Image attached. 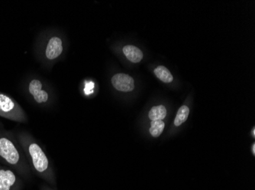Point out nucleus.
I'll list each match as a JSON object with an SVG mask.
<instances>
[{"mask_svg": "<svg viewBox=\"0 0 255 190\" xmlns=\"http://www.w3.org/2000/svg\"><path fill=\"white\" fill-rule=\"evenodd\" d=\"M113 88L121 92H131L134 89V80L131 75L117 73L111 78Z\"/></svg>", "mask_w": 255, "mask_h": 190, "instance_id": "obj_7", "label": "nucleus"}, {"mask_svg": "<svg viewBox=\"0 0 255 190\" xmlns=\"http://www.w3.org/2000/svg\"><path fill=\"white\" fill-rule=\"evenodd\" d=\"M40 190H57L56 189L52 188V187H50L48 184H41V187H40Z\"/></svg>", "mask_w": 255, "mask_h": 190, "instance_id": "obj_13", "label": "nucleus"}, {"mask_svg": "<svg viewBox=\"0 0 255 190\" xmlns=\"http://www.w3.org/2000/svg\"><path fill=\"white\" fill-rule=\"evenodd\" d=\"M0 117L19 124H26L28 118L25 110L8 94L0 92Z\"/></svg>", "mask_w": 255, "mask_h": 190, "instance_id": "obj_5", "label": "nucleus"}, {"mask_svg": "<svg viewBox=\"0 0 255 190\" xmlns=\"http://www.w3.org/2000/svg\"><path fill=\"white\" fill-rule=\"evenodd\" d=\"M66 41L61 33L50 32L38 38L35 52L38 61L51 67L59 61L65 52Z\"/></svg>", "mask_w": 255, "mask_h": 190, "instance_id": "obj_3", "label": "nucleus"}, {"mask_svg": "<svg viewBox=\"0 0 255 190\" xmlns=\"http://www.w3.org/2000/svg\"><path fill=\"white\" fill-rule=\"evenodd\" d=\"M123 53L128 61L133 63H138L142 61L144 57L142 51L134 45L125 46L123 48Z\"/></svg>", "mask_w": 255, "mask_h": 190, "instance_id": "obj_8", "label": "nucleus"}, {"mask_svg": "<svg viewBox=\"0 0 255 190\" xmlns=\"http://www.w3.org/2000/svg\"><path fill=\"white\" fill-rule=\"evenodd\" d=\"M22 90L30 101L41 108H48L52 103V94L44 83L37 77H28L25 79L23 82Z\"/></svg>", "mask_w": 255, "mask_h": 190, "instance_id": "obj_4", "label": "nucleus"}, {"mask_svg": "<svg viewBox=\"0 0 255 190\" xmlns=\"http://www.w3.org/2000/svg\"><path fill=\"white\" fill-rule=\"evenodd\" d=\"M167 109L164 106H155L149 111L148 118L150 121H163L167 117Z\"/></svg>", "mask_w": 255, "mask_h": 190, "instance_id": "obj_9", "label": "nucleus"}, {"mask_svg": "<svg viewBox=\"0 0 255 190\" xmlns=\"http://www.w3.org/2000/svg\"><path fill=\"white\" fill-rule=\"evenodd\" d=\"M0 163L11 168L22 179L29 181L32 172L15 132L0 126Z\"/></svg>", "mask_w": 255, "mask_h": 190, "instance_id": "obj_2", "label": "nucleus"}, {"mask_svg": "<svg viewBox=\"0 0 255 190\" xmlns=\"http://www.w3.org/2000/svg\"><path fill=\"white\" fill-rule=\"evenodd\" d=\"M164 127H165V124L163 121H151L149 132L151 136L157 138L161 135L162 132L164 131Z\"/></svg>", "mask_w": 255, "mask_h": 190, "instance_id": "obj_12", "label": "nucleus"}, {"mask_svg": "<svg viewBox=\"0 0 255 190\" xmlns=\"http://www.w3.org/2000/svg\"><path fill=\"white\" fill-rule=\"evenodd\" d=\"M189 114H190V108L187 106L183 105L180 107L174 119V122H173L174 126L178 127L184 124L188 119Z\"/></svg>", "mask_w": 255, "mask_h": 190, "instance_id": "obj_10", "label": "nucleus"}, {"mask_svg": "<svg viewBox=\"0 0 255 190\" xmlns=\"http://www.w3.org/2000/svg\"><path fill=\"white\" fill-rule=\"evenodd\" d=\"M252 136H253L254 138H255V127H253V128H252Z\"/></svg>", "mask_w": 255, "mask_h": 190, "instance_id": "obj_15", "label": "nucleus"}, {"mask_svg": "<svg viewBox=\"0 0 255 190\" xmlns=\"http://www.w3.org/2000/svg\"><path fill=\"white\" fill-rule=\"evenodd\" d=\"M15 135L25 153L32 174L38 176L52 188H57L54 168L41 145L32 135L25 130L15 132Z\"/></svg>", "mask_w": 255, "mask_h": 190, "instance_id": "obj_1", "label": "nucleus"}, {"mask_svg": "<svg viewBox=\"0 0 255 190\" xmlns=\"http://www.w3.org/2000/svg\"><path fill=\"white\" fill-rule=\"evenodd\" d=\"M23 179L15 171L0 163V190H22Z\"/></svg>", "mask_w": 255, "mask_h": 190, "instance_id": "obj_6", "label": "nucleus"}, {"mask_svg": "<svg viewBox=\"0 0 255 190\" xmlns=\"http://www.w3.org/2000/svg\"><path fill=\"white\" fill-rule=\"evenodd\" d=\"M156 76L164 83H170L173 81V77L170 71L165 66L160 65L154 69Z\"/></svg>", "mask_w": 255, "mask_h": 190, "instance_id": "obj_11", "label": "nucleus"}, {"mask_svg": "<svg viewBox=\"0 0 255 190\" xmlns=\"http://www.w3.org/2000/svg\"><path fill=\"white\" fill-rule=\"evenodd\" d=\"M252 154H253V155H255V143L252 144Z\"/></svg>", "mask_w": 255, "mask_h": 190, "instance_id": "obj_14", "label": "nucleus"}]
</instances>
